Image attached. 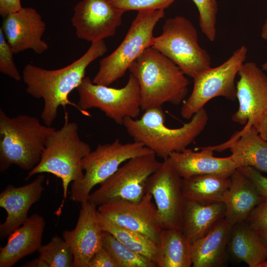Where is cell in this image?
Returning <instances> with one entry per match:
<instances>
[{
  "label": "cell",
  "mask_w": 267,
  "mask_h": 267,
  "mask_svg": "<svg viewBox=\"0 0 267 267\" xmlns=\"http://www.w3.org/2000/svg\"><path fill=\"white\" fill-rule=\"evenodd\" d=\"M107 51L106 44L102 40L91 43L82 56L63 68L47 70L31 63L25 66L22 77L27 86L26 92L35 98L44 100L41 118L44 124L51 126L60 106L65 108L71 105L78 109L69 95L81 84L89 64Z\"/></svg>",
  "instance_id": "cell-1"
},
{
  "label": "cell",
  "mask_w": 267,
  "mask_h": 267,
  "mask_svg": "<svg viewBox=\"0 0 267 267\" xmlns=\"http://www.w3.org/2000/svg\"><path fill=\"white\" fill-rule=\"evenodd\" d=\"M129 70L138 81L141 109L180 104L188 92L189 80L172 60L150 46L134 61Z\"/></svg>",
  "instance_id": "cell-2"
},
{
  "label": "cell",
  "mask_w": 267,
  "mask_h": 267,
  "mask_svg": "<svg viewBox=\"0 0 267 267\" xmlns=\"http://www.w3.org/2000/svg\"><path fill=\"white\" fill-rule=\"evenodd\" d=\"M166 116L162 106L144 111L139 119L126 118L123 125L134 141L142 143L163 160L173 152L187 148L205 128L209 117L203 108L178 128L165 125Z\"/></svg>",
  "instance_id": "cell-3"
},
{
  "label": "cell",
  "mask_w": 267,
  "mask_h": 267,
  "mask_svg": "<svg viewBox=\"0 0 267 267\" xmlns=\"http://www.w3.org/2000/svg\"><path fill=\"white\" fill-rule=\"evenodd\" d=\"M55 130L36 117H9L0 109V171L12 165L29 171L39 163L47 140Z\"/></svg>",
  "instance_id": "cell-4"
},
{
  "label": "cell",
  "mask_w": 267,
  "mask_h": 267,
  "mask_svg": "<svg viewBox=\"0 0 267 267\" xmlns=\"http://www.w3.org/2000/svg\"><path fill=\"white\" fill-rule=\"evenodd\" d=\"M91 151L89 144L81 139L78 124L66 120L49 136L39 163L25 180L36 174H51L61 179L66 199L70 183L83 178L82 162Z\"/></svg>",
  "instance_id": "cell-5"
},
{
  "label": "cell",
  "mask_w": 267,
  "mask_h": 267,
  "mask_svg": "<svg viewBox=\"0 0 267 267\" xmlns=\"http://www.w3.org/2000/svg\"><path fill=\"white\" fill-rule=\"evenodd\" d=\"M165 10L138 11L120 45L99 61L95 84L109 86L122 78L142 53L152 46L153 31Z\"/></svg>",
  "instance_id": "cell-6"
},
{
  "label": "cell",
  "mask_w": 267,
  "mask_h": 267,
  "mask_svg": "<svg viewBox=\"0 0 267 267\" xmlns=\"http://www.w3.org/2000/svg\"><path fill=\"white\" fill-rule=\"evenodd\" d=\"M151 47L174 62L185 75L192 78L211 67V57L200 45L195 27L183 16L166 19L162 33L154 37Z\"/></svg>",
  "instance_id": "cell-7"
},
{
  "label": "cell",
  "mask_w": 267,
  "mask_h": 267,
  "mask_svg": "<svg viewBox=\"0 0 267 267\" xmlns=\"http://www.w3.org/2000/svg\"><path fill=\"white\" fill-rule=\"evenodd\" d=\"M152 153L142 143L135 141L123 143L116 139L111 143L98 144L83 158L84 176L80 181L72 182L70 199L81 203L87 202L92 189L114 174L123 163Z\"/></svg>",
  "instance_id": "cell-8"
},
{
  "label": "cell",
  "mask_w": 267,
  "mask_h": 267,
  "mask_svg": "<svg viewBox=\"0 0 267 267\" xmlns=\"http://www.w3.org/2000/svg\"><path fill=\"white\" fill-rule=\"evenodd\" d=\"M247 51V47L242 45L222 64L214 68L211 67L193 78L192 92L181 108L182 118L190 119L215 97L222 96L233 101L236 99L235 79L246 60Z\"/></svg>",
  "instance_id": "cell-9"
},
{
  "label": "cell",
  "mask_w": 267,
  "mask_h": 267,
  "mask_svg": "<svg viewBox=\"0 0 267 267\" xmlns=\"http://www.w3.org/2000/svg\"><path fill=\"white\" fill-rule=\"evenodd\" d=\"M76 89L80 111L98 108L120 125L126 118H136L141 110L139 84L132 74L126 85L120 89L95 84L89 77H85Z\"/></svg>",
  "instance_id": "cell-10"
},
{
  "label": "cell",
  "mask_w": 267,
  "mask_h": 267,
  "mask_svg": "<svg viewBox=\"0 0 267 267\" xmlns=\"http://www.w3.org/2000/svg\"><path fill=\"white\" fill-rule=\"evenodd\" d=\"M161 164L154 153L131 158L90 193L88 200L97 207L117 199L139 202L146 194L148 178Z\"/></svg>",
  "instance_id": "cell-11"
},
{
  "label": "cell",
  "mask_w": 267,
  "mask_h": 267,
  "mask_svg": "<svg viewBox=\"0 0 267 267\" xmlns=\"http://www.w3.org/2000/svg\"><path fill=\"white\" fill-rule=\"evenodd\" d=\"M182 179L166 159L147 180L145 192L151 194L154 200L163 229L181 230L185 200Z\"/></svg>",
  "instance_id": "cell-12"
},
{
  "label": "cell",
  "mask_w": 267,
  "mask_h": 267,
  "mask_svg": "<svg viewBox=\"0 0 267 267\" xmlns=\"http://www.w3.org/2000/svg\"><path fill=\"white\" fill-rule=\"evenodd\" d=\"M152 196L146 193L139 202L113 199L97 207L98 212L111 222L138 232L157 245L163 229Z\"/></svg>",
  "instance_id": "cell-13"
},
{
  "label": "cell",
  "mask_w": 267,
  "mask_h": 267,
  "mask_svg": "<svg viewBox=\"0 0 267 267\" xmlns=\"http://www.w3.org/2000/svg\"><path fill=\"white\" fill-rule=\"evenodd\" d=\"M73 11L71 23L77 37L91 43L113 36L125 12L110 0H82Z\"/></svg>",
  "instance_id": "cell-14"
},
{
  "label": "cell",
  "mask_w": 267,
  "mask_h": 267,
  "mask_svg": "<svg viewBox=\"0 0 267 267\" xmlns=\"http://www.w3.org/2000/svg\"><path fill=\"white\" fill-rule=\"evenodd\" d=\"M236 84L238 110L232 120L245 125L240 131L249 129L267 110V75L253 62L243 63L238 73Z\"/></svg>",
  "instance_id": "cell-15"
},
{
  "label": "cell",
  "mask_w": 267,
  "mask_h": 267,
  "mask_svg": "<svg viewBox=\"0 0 267 267\" xmlns=\"http://www.w3.org/2000/svg\"><path fill=\"white\" fill-rule=\"evenodd\" d=\"M81 205L75 228L63 233L73 254V267H89L92 256L102 247L103 231L99 222L97 206L89 200Z\"/></svg>",
  "instance_id": "cell-16"
},
{
  "label": "cell",
  "mask_w": 267,
  "mask_h": 267,
  "mask_svg": "<svg viewBox=\"0 0 267 267\" xmlns=\"http://www.w3.org/2000/svg\"><path fill=\"white\" fill-rule=\"evenodd\" d=\"M2 29L14 54L32 49L41 54L48 48L42 39L46 25L40 13L33 7H23L3 18Z\"/></svg>",
  "instance_id": "cell-17"
},
{
  "label": "cell",
  "mask_w": 267,
  "mask_h": 267,
  "mask_svg": "<svg viewBox=\"0 0 267 267\" xmlns=\"http://www.w3.org/2000/svg\"><path fill=\"white\" fill-rule=\"evenodd\" d=\"M45 176L40 174L31 182L19 187L10 184L0 194V207L7 213L4 222L0 224V238L9 236L28 219L31 206L41 198L44 190Z\"/></svg>",
  "instance_id": "cell-18"
},
{
  "label": "cell",
  "mask_w": 267,
  "mask_h": 267,
  "mask_svg": "<svg viewBox=\"0 0 267 267\" xmlns=\"http://www.w3.org/2000/svg\"><path fill=\"white\" fill-rule=\"evenodd\" d=\"M199 152L185 149L173 152L167 158L177 173L182 178L205 174L228 175L236 169L230 156L217 157L210 146L200 148Z\"/></svg>",
  "instance_id": "cell-19"
},
{
  "label": "cell",
  "mask_w": 267,
  "mask_h": 267,
  "mask_svg": "<svg viewBox=\"0 0 267 267\" xmlns=\"http://www.w3.org/2000/svg\"><path fill=\"white\" fill-rule=\"evenodd\" d=\"M45 225L43 217L34 214L11 233L6 244L0 249V267H11L25 256L38 251L42 246Z\"/></svg>",
  "instance_id": "cell-20"
},
{
  "label": "cell",
  "mask_w": 267,
  "mask_h": 267,
  "mask_svg": "<svg viewBox=\"0 0 267 267\" xmlns=\"http://www.w3.org/2000/svg\"><path fill=\"white\" fill-rule=\"evenodd\" d=\"M213 148L218 151L229 148L236 169L249 166L267 172V142L253 126L244 131L237 132L229 140Z\"/></svg>",
  "instance_id": "cell-21"
},
{
  "label": "cell",
  "mask_w": 267,
  "mask_h": 267,
  "mask_svg": "<svg viewBox=\"0 0 267 267\" xmlns=\"http://www.w3.org/2000/svg\"><path fill=\"white\" fill-rule=\"evenodd\" d=\"M232 225L224 218L202 237L192 242L193 267H219L226 264L227 244Z\"/></svg>",
  "instance_id": "cell-22"
},
{
  "label": "cell",
  "mask_w": 267,
  "mask_h": 267,
  "mask_svg": "<svg viewBox=\"0 0 267 267\" xmlns=\"http://www.w3.org/2000/svg\"><path fill=\"white\" fill-rule=\"evenodd\" d=\"M264 198L251 181L237 169L230 176V185L224 192V218L232 225L244 222Z\"/></svg>",
  "instance_id": "cell-23"
},
{
  "label": "cell",
  "mask_w": 267,
  "mask_h": 267,
  "mask_svg": "<svg viewBox=\"0 0 267 267\" xmlns=\"http://www.w3.org/2000/svg\"><path fill=\"white\" fill-rule=\"evenodd\" d=\"M225 210L223 202L203 204L185 199L181 231L192 242L204 235L215 223L224 218Z\"/></svg>",
  "instance_id": "cell-24"
},
{
  "label": "cell",
  "mask_w": 267,
  "mask_h": 267,
  "mask_svg": "<svg viewBox=\"0 0 267 267\" xmlns=\"http://www.w3.org/2000/svg\"><path fill=\"white\" fill-rule=\"evenodd\" d=\"M227 251L236 260L249 267H257L267 259V248L261 242L258 233L245 221L232 225Z\"/></svg>",
  "instance_id": "cell-25"
},
{
  "label": "cell",
  "mask_w": 267,
  "mask_h": 267,
  "mask_svg": "<svg viewBox=\"0 0 267 267\" xmlns=\"http://www.w3.org/2000/svg\"><path fill=\"white\" fill-rule=\"evenodd\" d=\"M155 262L157 267H190L192 242L181 230L163 229Z\"/></svg>",
  "instance_id": "cell-26"
},
{
  "label": "cell",
  "mask_w": 267,
  "mask_h": 267,
  "mask_svg": "<svg viewBox=\"0 0 267 267\" xmlns=\"http://www.w3.org/2000/svg\"><path fill=\"white\" fill-rule=\"evenodd\" d=\"M228 175L205 174L182 179V192L185 199L201 203L223 202L230 183Z\"/></svg>",
  "instance_id": "cell-27"
},
{
  "label": "cell",
  "mask_w": 267,
  "mask_h": 267,
  "mask_svg": "<svg viewBox=\"0 0 267 267\" xmlns=\"http://www.w3.org/2000/svg\"><path fill=\"white\" fill-rule=\"evenodd\" d=\"M98 217L103 231L110 233L130 249L155 262L157 252V245L155 242L138 232L111 222L101 215L98 211Z\"/></svg>",
  "instance_id": "cell-28"
},
{
  "label": "cell",
  "mask_w": 267,
  "mask_h": 267,
  "mask_svg": "<svg viewBox=\"0 0 267 267\" xmlns=\"http://www.w3.org/2000/svg\"><path fill=\"white\" fill-rule=\"evenodd\" d=\"M102 247L112 257L117 267H156V263L130 249L110 233L103 231Z\"/></svg>",
  "instance_id": "cell-29"
},
{
  "label": "cell",
  "mask_w": 267,
  "mask_h": 267,
  "mask_svg": "<svg viewBox=\"0 0 267 267\" xmlns=\"http://www.w3.org/2000/svg\"><path fill=\"white\" fill-rule=\"evenodd\" d=\"M38 251L39 257L48 267H73V254L63 238L54 236L48 243L42 245Z\"/></svg>",
  "instance_id": "cell-30"
},
{
  "label": "cell",
  "mask_w": 267,
  "mask_h": 267,
  "mask_svg": "<svg viewBox=\"0 0 267 267\" xmlns=\"http://www.w3.org/2000/svg\"><path fill=\"white\" fill-rule=\"evenodd\" d=\"M199 13V25L202 33L211 42L216 38L217 3L213 0H192Z\"/></svg>",
  "instance_id": "cell-31"
},
{
  "label": "cell",
  "mask_w": 267,
  "mask_h": 267,
  "mask_svg": "<svg viewBox=\"0 0 267 267\" xmlns=\"http://www.w3.org/2000/svg\"><path fill=\"white\" fill-rule=\"evenodd\" d=\"M176 0H110L112 4L125 12L165 10Z\"/></svg>",
  "instance_id": "cell-32"
},
{
  "label": "cell",
  "mask_w": 267,
  "mask_h": 267,
  "mask_svg": "<svg viewBox=\"0 0 267 267\" xmlns=\"http://www.w3.org/2000/svg\"><path fill=\"white\" fill-rule=\"evenodd\" d=\"M13 54L11 46L0 28V72L16 81H20L22 77L15 64Z\"/></svg>",
  "instance_id": "cell-33"
},
{
  "label": "cell",
  "mask_w": 267,
  "mask_h": 267,
  "mask_svg": "<svg viewBox=\"0 0 267 267\" xmlns=\"http://www.w3.org/2000/svg\"><path fill=\"white\" fill-rule=\"evenodd\" d=\"M245 222L257 232L267 231V198L254 208Z\"/></svg>",
  "instance_id": "cell-34"
},
{
  "label": "cell",
  "mask_w": 267,
  "mask_h": 267,
  "mask_svg": "<svg viewBox=\"0 0 267 267\" xmlns=\"http://www.w3.org/2000/svg\"><path fill=\"white\" fill-rule=\"evenodd\" d=\"M244 174L253 183L259 193L264 198H267V178L255 168L244 166L237 168Z\"/></svg>",
  "instance_id": "cell-35"
},
{
  "label": "cell",
  "mask_w": 267,
  "mask_h": 267,
  "mask_svg": "<svg viewBox=\"0 0 267 267\" xmlns=\"http://www.w3.org/2000/svg\"><path fill=\"white\" fill-rule=\"evenodd\" d=\"M89 267H117L107 251L103 247L100 248L92 256Z\"/></svg>",
  "instance_id": "cell-36"
},
{
  "label": "cell",
  "mask_w": 267,
  "mask_h": 267,
  "mask_svg": "<svg viewBox=\"0 0 267 267\" xmlns=\"http://www.w3.org/2000/svg\"><path fill=\"white\" fill-rule=\"evenodd\" d=\"M22 8L21 0H0V15L3 18Z\"/></svg>",
  "instance_id": "cell-37"
},
{
  "label": "cell",
  "mask_w": 267,
  "mask_h": 267,
  "mask_svg": "<svg viewBox=\"0 0 267 267\" xmlns=\"http://www.w3.org/2000/svg\"><path fill=\"white\" fill-rule=\"evenodd\" d=\"M260 135L267 142V110L254 124Z\"/></svg>",
  "instance_id": "cell-38"
},
{
  "label": "cell",
  "mask_w": 267,
  "mask_h": 267,
  "mask_svg": "<svg viewBox=\"0 0 267 267\" xmlns=\"http://www.w3.org/2000/svg\"><path fill=\"white\" fill-rule=\"evenodd\" d=\"M24 267H48L47 265L39 257L29 261L22 266Z\"/></svg>",
  "instance_id": "cell-39"
},
{
  "label": "cell",
  "mask_w": 267,
  "mask_h": 267,
  "mask_svg": "<svg viewBox=\"0 0 267 267\" xmlns=\"http://www.w3.org/2000/svg\"><path fill=\"white\" fill-rule=\"evenodd\" d=\"M258 233L261 242L267 248V231Z\"/></svg>",
  "instance_id": "cell-40"
},
{
  "label": "cell",
  "mask_w": 267,
  "mask_h": 267,
  "mask_svg": "<svg viewBox=\"0 0 267 267\" xmlns=\"http://www.w3.org/2000/svg\"><path fill=\"white\" fill-rule=\"evenodd\" d=\"M261 36L263 39L264 40H267V16L265 23L262 28Z\"/></svg>",
  "instance_id": "cell-41"
},
{
  "label": "cell",
  "mask_w": 267,
  "mask_h": 267,
  "mask_svg": "<svg viewBox=\"0 0 267 267\" xmlns=\"http://www.w3.org/2000/svg\"><path fill=\"white\" fill-rule=\"evenodd\" d=\"M257 267H267V261L266 260L259 264Z\"/></svg>",
  "instance_id": "cell-42"
},
{
  "label": "cell",
  "mask_w": 267,
  "mask_h": 267,
  "mask_svg": "<svg viewBox=\"0 0 267 267\" xmlns=\"http://www.w3.org/2000/svg\"><path fill=\"white\" fill-rule=\"evenodd\" d=\"M262 69L267 72V60L262 65Z\"/></svg>",
  "instance_id": "cell-43"
},
{
  "label": "cell",
  "mask_w": 267,
  "mask_h": 267,
  "mask_svg": "<svg viewBox=\"0 0 267 267\" xmlns=\"http://www.w3.org/2000/svg\"><path fill=\"white\" fill-rule=\"evenodd\" d=\"M213 1L215 3H217V0H213Z\"/></svg>",
  "instance_id": "cell-44"
}]
</instances>
